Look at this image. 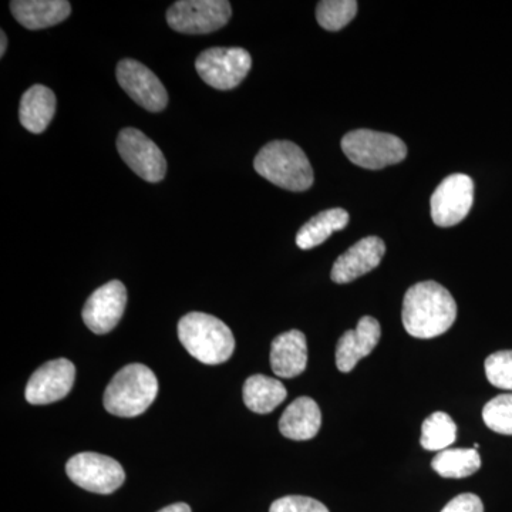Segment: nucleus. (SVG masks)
I'll return each mask as SVG.
<instances>
[{
	"mask_svg": "<svg viewBox=\"0 0 512 512\" xmlns=\"http://www.w3.org/2000/svg\"><path fill=\"white\" fill-rule=\"evenodd\" d=\"M56 113V96L49 87L35 84L26 90L20 100L19 119L33 134H42L52 123Z\"/></svg>",
	"mask_w": 512,
	"mask_h": 512,
	"instance_id": "obj_19",
	"label": "nucleus"
},
{
	"mask_svg": "<svg viewBox=\"0 0 512 512\" xmlns=\"http://www.w3.org/2000/svg\"><path fill=\"white\" fill-rule=\"evenodd\" d=\"M66 473L74 484L96 494H111L126 481V473L119 461L97 453H80L70 458Z\"/></svg>",
	"mask_w": 512,
	"mask_h": 512,
	"instance_id": "obj_8",
	"label": "nucleus"
},
{
	"mask_svg": "<svg viewBox=\"0 0 512 512\" xmlns=\"http://www.w3.org/2000/svg\"><path fill=\"white\" fill-rule=\"evenodd\" d=\"M117 82L143 109L158 113L168 104V93L156 74L143 63L133 59H124L117 64Z\"/></svg>",
	"mask_w": 512,
	"mask_h": 512,
	"instance_id": "obj_11",
	"label": "nucleus"
},
{
	"mask_svg": "<svg viewBox=\"0 0 512 512\" xmlns=\"http://www.w3.org/2000/svg\"><path fill=\"white\" fill-rule=\"evenodd\" d=\"M288 396L284 384L278 379L264 375L249 377L244 384V403L251 412L268 414L274 412Z\"/></svg>",
	"mask_w": 512,
	"mask_h": 512,
	"instance_id": "obj_21",
	"label": "nucleus"
},
{
	"mask_svg": "<svg viewBox=\"0 0 512 512\" xmlns=\"http://www.w3.org/2000/svg\"><path fill=\"white\" fill-rule=\"evenodd\" d=\"M457 439V426L447 413L437 412L424 420L420 444L427 451H443Z\"/></svg>",
	"mask_w": 512,
	"mask_h": 512,
	"instance_id": "obj_23",
	"label": "nucleus"
},
{
	"mask_svg": "<svg viewBox=\"0 0 512 512\" xmlns=\"http://www.w3.org/2000/svg\"><path fill=\"white\" fill-rule=\"evenodd\" d=\"M441 512H484V505L476 494H460L453 498Z\"/></svg>",
	"mask_w": 512,
	"mask_h": 512,
	"instance_id": "obj_28",
	"label": "nucleus"
},
{
	"mask_svg": "<svg viewBox=\"0 0 512 512\" xmlns=\"http://www.w3.org/2000/svg\"><path fill=\"white\" fill-rule=\"evenodd\" d=\"M158 512H191L190 505L184 503H177L173 505H168V507L163 508Z\"/></svg>",
	"mask_w": 512,
	"mask_h": 512,
	"instance_id": "obj_29",
	"label": "nucleus"
},
{
	"mask_svg": "<svg viewBox=\"0 0 512 512\" xmlns=\"http://www.w3.org/2000/svg\"><path fill=\"white\" fill-rule=\"evenodd\" d=\"M481 467V457L476 448H447L431 461V468L444 478L473 476Z\"/></svg>",
	"mask_w": 512,
	"mask_h": 512,
	"instance_id": "obj_22",
	"label": "nucleus"
},
{
	"mask_svg": "<svg viewBox=\"0 0 512 512\" xmlns=\"http://www.w3.org/2000/svg\"><path fill=\"white\" fill-rule=\"evenodd\" d=\"M126 305V286L120 281H111L87 299L82 313L84 323L96 335H106L119 325Z\"/></svg>",
	"mask_w": 512,
	"mask_h": 512,
	"instance_id": "obj_13",
	"label": "nucleus"
},
{
	"mask_svg": "<svg viewBox=\"0 0 512 512\" xmlns=\"http://www.w3.org/2000/svg\"><path fill=\"white\" fill-rule=\"evenodd\" d=\"M178 338L185 350L204 365H221L234 355L235 338L222 320L191 312L178 322Z\"/></svg>",
	"mask_w": 512,
	"mask_h": 512,
	"instance_id": "obj_2",
	"label": "nucleus"
},
{
	"mask_svg": "<svg viewBox=\"0 0 512 512\" xmlns=\"http://www.w3.org/2000/svg\"><path fill=\"white\" fill-rule=\"evenodd\" d=\"M10 10L23 28L39 30L64 22L72 5L66 0H13Z\"/></svg>",
	"mask_w": 512,
	"mask_h": 512,
	"instance_id": "obj_17",
	"label": "nucleus"
},
{
	"mask_svg": "<svg viewBox=\"0 0 512 512\" xmlns=\"http://www.w3.org/2000/svg\"><path fill=\"white\" fill-rule=\"evenodd\" d=\"M484 367L488 382L512 393V350H501L488 356Z\"/></svg>",
	"mask_w": 512,
	"mask_h": 512,
	"instance_id": "obj_26",
	"label": "nucleus"
},
{
	"mask_svg": "<svg viewBox=\"0 0 512 512\" xmlns=\"http://www.w3.org/2000/svg\"><path fill=\"white\" fill-rule=\"evenodd\" d=\"M158 380L153 370L141 363L123 367L104 392V409L117 417H137L154 403Z\"/></svg>",
	"mask_w": 512,
	"mask_h": 512,
	"instance_id": "obj_4",
	"label": "nucleus"
},
{
	"mask_svg": "<svg viewBox=\"0 0 512 512\" xmlns=\"http://www.w3.org/2000/svg\"><path fill=\"white\" fill-rule=\"evenodd\" d=\"M76 367L67 359L50 360L36 370L26 386V402L43 406L59 402L73 389Z\"/></svg>",
	"mask_w": 512,
	"mask_h": 512,
	"instance_id": "obj_12",
	"label": "nucleus"
},
{
	"mask_svg": "<svg viewBox=\"0 0 512 512\" xmlns=\"http://www.w3.org/2000/svg\"><path fill=\"white\" fill-rule=\"evenodd\" d=\"M252 67V57L241 47H212L204 50L195 69L208 86L232 90L244 82Z\"/></svg>",
	"mask_w": 512,
	"mask_h": 512,
	"instance_id": "obj_6",
	"label": "nucleus"
},
{
	"mask_svg": "<svg viewBox=\"0 0 512 512\" xmlns=\"http://www.w3.org/2000/svg\"><path fill=\"white\" fill-rule=\"evenodd\" d=\"M483 420L495 433L512 436V393L500 394L485 404Z\"/></svg>",
	"mask_w": 512,
	"mask_h": 512,
	"instance_id": "obj_25",
	"label": "nucleus"
},
{
	"mask_svg": "<svg viewBox=\"0 0 512 512\" xmlns=\"http://www.w3.org/2000/svg\"><path fill=\"white\" fill-rule=\"evenodd\" d=\"M357 6L356 0H323L316 8V19L323 29L338 32L355 19Z\"/></svg>",
	"mask_w": 512,
	"mask_h": 512,
	"instance_id": "obj_24",
	"label": "nucleus"
},
{
	"mask_svg": "<svg viewBox=\"0 0 512 512\" xmlns=\"http://www.w3.org/2000/svg\"><path fill=\"white\" fill-rule=\"evenodd\" d=\"M256 173L293 192L309 190L315 181L311 161L292 141H271L261 148L254 160Z\"/></svg>",
	"mask_w": 512,
	"mask_h": 512,
	"instance_id": "obj_3",
	"label": "nucleus"
},
{
	"mask_svg": "<svg viewBox=\"0 0 512 512\" xmlns=\"http://www.w3.org/2000/svg\"><path fill=\"white\" fill-rule=\"evenodd\" d=\"M269 512H329L326 505L311 497H302V495H288V497L279 498L271 505Z\"/></svg>",
	"mask_w": 512,
	"mask_h": 512,
	"instance_id": "obj_27",
	"label": "nucleus"
},
{
	"mask_svg": "<svg viewBox=\"0 0 512 512\" xmlns=\"http://www.w3.org/2000/svg\"><path fill=\"white\" fill-rule=\"evenodd\" d=\"M457 318V303L443 285L419 282L404 295V329L417 339H433L446 333Z\"/></svg>",
	"mask_w": 512,
	"mask_h": 512,
	"instance_id": "obj_1",
	"label": "nucleus"
},
{
	"mask_svg": "<svg viewBox=\"0 0 512 512\" xmlns=\"http://www.w3.org/2000/svg\"><path fill=\"white\" fill-rule=\"evenodd\" d=\"M382 338V328L377 319L363 316L355 330L343 333L336 346V366L342 373L355 369L359 360L369 356Z\"/></svg>",
	"mask_w": 512,
	"mask_h": 512,
	"instance_id": "obj_15",
	"label": "nucleus"
},
{
	"mask_svg": "<svg viewBox=\"0 0 512 512\" xmlns=\"http://www.w3.org/2000/svg\"><path fill=\"white\" fill-rule=\"evenodd\" d=\"M322 426V413L318 403L311 397H298L295 402L286 407L279 430L286 439L295 441L311 440L319 433Z\"/></svg>",
	"mask_w": 512,
	"mask_h": 512,
	"instance_id": "obj_18",
	"label": "nucleus"
},
{
	"mask_svg": "<svg viewBox=\"0 0 512 512\" xmlns=\"http://www.w3.org/2000/svg\"><path fill=\"white\" fill-rule=\"evenodd\" d=\"M308 365V345L301 330L276 336L271 346L272 372L282 379L302 375Z\"/></svg>",
	"mask_w": 512,
	"mask_h": 512,
	"instance_id": "obj_16",
	"label": "nucleus"
},
{
	"mask_svg": "<svg viewBox=\"0 0 512 512\" xmlns=\"http://www.w3.org/2000/svg\"><path fill=\"white\" fill-rule=\"evenodd\" d=\"M117 150L124 163L148 183H160L167 173V160L160 147L137 128H123Z\"/></svg>",
	"mask_w": 512,
	"mask_h": 512,
	"instance_id": "obj_10",
	"label": "nucleus"
},
{
	"mask_svg": "<svg viewBox=\"0 0 512 512\" xmlns=\"http://www.w3.org/2000/svg\"><path fill=\"white\" fill-rule=\"evenodd\" d=\"M342 150L353 164L366 170H382L407 157L402 138L373 130L350 131L342 138Z\"/></svg>",
	"mask_w": 512,
	"mask_h": 512,
	"instance_id": "obj_5",
	"label": "nucleus"
},
{
	"mask_svg": "<svg viewBox=\"0 0 512 512\" xmlns=\"http://www.w3.org/2000/svg\"><path fill=\"white\" fill-rule=\"evenodd\" d=\"M474 204V181L466 174H451L431 195V218L437 227L460 224Z\"/></svg>",
	"mask_w": 512,
	"mask_h": 512,
	"instance_id": "obj_9",
	"label": "nucleus"
},
{
	"mask_svg": "<svg viewBox=\"0 0 512 512\" xmlns=\"http://www.w3.org/2000/svg\"><path fill=\"white\" fill-rule=\"evenodd\" d=\"M349 212L343 208H332L319 212L316 217L306 222L298 235H296V245L303 251L319 247L333 234V232L342 231L348 227Z\"/></svg>",
	"mask_w": 512,
	"mask_h": 512,
	"instance_id": "obj_20",
	"label": "nucleus"
},
{
	"mask_svg": "<svg viewBox=\"0 0 512 512\" xmlns=\"http://www.w3.org/2000/svg\"><path fill=\"white\" fill-rule=\"evenodd\" d=\"M386 254V245L379 237H366L356 242L333 264L330 278L335 284H349L377 268Z\"/></svg>",
	"mask_w": 512,
	"mask_h": 512,
	"instance_id": "obj_14",
	"label": "nucleus"
},
{
	"mask_svg": "<svg viewBox=\"0 0 512 512\" xmlns=\"http://www.w3.org/2000/svg\"><path fill=\"white\" fill-rule=\"evenodd\" d=\"M232 15L227 0H181L167 12L170 28L185 35H207L224 28Z\"/></svg>",
	"mask_w": 512,
	"mask_h": 512,
	"instance_id": "obj_7",
	"label": "nucleus"
},
{
	"mask_svg": "<svg viewBox=\"0 0 512 512\" xmlns=\"http://www.w3.org/2000/svg\"><path fill=\"white\" fill-rule=\"evenodd\" d=\"M0 40H2V42H0V56H5V53H6V47H8V37H6V33L3 32H0Z\"/></svg>",
	"mask_w": 512,
	"mask_h": 512,
	"instance_id": "obj_30",
	"label": "nucleus"
}]
</instances>
